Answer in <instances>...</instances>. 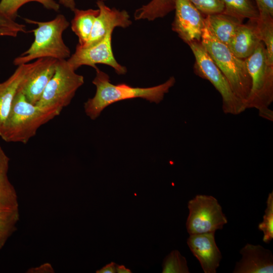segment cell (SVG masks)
Wrapping results in <instances>:
<instances>
[{
	"label": "cell",
	"mask_w": 273,
	"mask_h": 273,
	"mask_svg": "<svg viewBox=\"0 0 273 273\" xmlns=\"http://www.w3.org/2000/svg\"><path fill=\"white\" fill-rule=\"evenodd\" d=\"M95 70L92 82L96 87V94L84 104L85 113L92 120L96 119L107 107L118 101L140 98L158 104L175 83L174 77L171 76L165 82L150 87H134L125 83L115 85L111 83L107 73L98 68Z\"/></svg>",
	"instance_id": "1"
},
{
	"label": "cell",
	"mask_w": 273,
	"mask_h": 273,
	"mask_svg": "<svg viewBox=\"0 0 273 273\" xmlns=\"http://www.w3.org/2000/svg\"><path fill=\"white\" fill-rule=\"evenodd\" d=\"M61 112L56 109L32 104L18 91L1 137L6 142L25 144L35 135L40 126Z\"/></svg>",
	"instance_id": "2"
},
{
	"label": "cell",
	"mask_w": 273,
	"mask_h": 273,
	"mask_svg": "<svg viewBox=\"0 0 273 273\" xmlns=\"http://www.w3.org/2000/svg\"><path fill=\"white\" fill-rule=\"evenodd\" d=\"M24 20L28 23L37 25V27L32 30L34 41L27 51L14 60L15 65L41 58H51L58 60L69 58L70 51L64 42L63 33L70 23L63 15L59 14L54 19L45 22L28 18Z\"/></svg>",
	"instance_id": "3"
},
{
	"label": "cell",
	"mask_w": 273,
	"mask_h": 273,
	"mask_svg": "<svg viewBox=\"0 0 273 273\" xmlns=\"http://www.w3.org/2000/svg\"><path fill=\"white\" fill-rule=\"evenodd\" d=\"M244 60L251 83L246 108L256 109L259 116L272 121L273 111L269 107L273 102V65L268 62L263 43L261 42L254 52Z\"/></svg>",
	"instance_id": "4"
},
{
	"label": "cell",
	"mask_w": 273,
	"mask_h": 273,
	"mask_svg": "<svg viewBox=\"0 0 273 273\" xmlns=\"http://www.w3.org/2000/svg\"><path fill=\"white\" fill-rule=\"evenodd\" d=\"M201 42L229 82L236 96L245 104L251 88V78L245 60L236 56L205 27Z\"/></svg>",
	"instance_id": "5"
},
{
	"label": "cell",
	"mask_w": 273,
	"mask_h": 273,
	"mask_svg": "<svg viewBox=\"0 0 273 273\" xmlns=\"http://www.w3.org/2000/svg\"><path fill=\"white\" fill-rule=\"evenodd\" d=\"M195 57L194 73L208 80L220 94L222 109L225 114L238 115L247 109L245 103L233 90L229 82L213 62L201 41L188 44Z\"/></svg>",
	"instance_id": "6"
},
{
	"label": "cell",
	"mask_w": 273,
	"mask_h": 273,
	"mask_svg": "<svg viewBox=\"0 0 273 273\" xmlns=\"http://www.w3.org/2000/svg\"><path fill=\"white\" fill-rule=\"evenodd\" d=\"M75 71L67 60H58L55 72L36 105L60 112L68 106L84 82Z\"/></svg>",
	"instance_id": "7"
},
{
	"label": "cell",
	"mask_w": 273,
	"mask_h": 273,
	"mask_svg": "<svg viewBox=\"0 0 273 273\" xmlns=\"http://www.w3.org/2000/svg\"><path fill=\"white\" fill-rule=\"evenodd\" d=\"M186 228L190 235L215 232L228 223L221 206L212 196L197 195L188 202Z\"/></svg>",
	"instance_id": "8"
},
{
	"label": "cell",
	"mask_w": 273,
	"mask_h": 273,
	"mask_svg": "<svg viewBox=\"0 0 273 273\" xmlns=\"http://www.w3.org/2000/svg\"><path fill=\"white\" fill-rule=\"evenodd\" d=\"M112 33H109L95 44L83 48L77 45L75 52L67 60L76 70L83 65L89 66L96 69L98 64H105L112 67L119 75L125 74L127 69L118 63L112 51L111 38Z\"/></svg>",
	"instance_id": "9"
},
{
	"label": "cell",
	"mask_w": 273,
	"mask_h": 273,
	"mask_svg": "<svg viewBox=\"0 0 273 273\" xmlns=\"http://www.w3.org/2000/svg\"><path fill=\"white\" fill-rule=\"evenodd\" d=\"M172 29L186 43L201 41L205 17L189 0H176Z\"/></svg>",
	"instance_id": "10"
},
{
	"label": "cell",
	"mask_w": 273,
	"mask_h": 273,
	"mask_svg": "<svg viewBox=\"0 0 273 273\" xmlns=\"http://www.w3.org/2000/svg\"><path fill=\"white\" fill-rule=\"evenodd\" d=\"M97 5L99 10V14L95 19L87 42L81 47L92 46L103 39L109 33H113L115 28H126L132 23L130 16L125 10L110 8L101 0L97 2Z\"/></svg>",
	"instance_id": "11"
},
{
	"label": "cell",
	"mask_w": 273,
	"mask_h": 273,
	"mask_svg": "<svg viewBox=\"0 0 273 273\" xmlns=\"http://www.w3.org/2000/svg\"><path fill=\"white\" fill-rule=\"evenodd\" d=\"M215 233L190 235L187 244L205 273H215L222 258L216 245Z\"/></svg>",
	"instance_id": "12"
},
{
	"label": "cell",
	"mask_w": 273,
	"mask_h": 273,
	"mask_svg": "<svg viewBox=\"0 0 273 273\" xmlns=\"http://www.w3.org/2000/svg\"><path fill=\"white\" fill-rule=\"evenodd\" d=\"M41 59L32 63L18 66L6 80L0 83V136L10 112L12 103L19 88L25 78L33 71Z\"/></svg>",
	"instance_id": "13"
},
{
	"label": "cell",
	"mask_w": 273,
	"mask_h": 273,
	"mask_svg": "<svg viewBox=\"0 0 273 273\" xmlns=\"http://www.w3.org/2000/svg\"><path fill=\"white\" fill-rule=\"evenodd\" d=\"M57 59L42 58L33 71L25 78L19 88L28 102L36 104L56 70Z\"/></svg>",
	"instance_id": "14"
},
{
	"label": "cell",
	"mask_w": 273,
	"mask_h": 273,
	"mask_svg": "<svg viewBox=\"0 0 273 273\" xmlns=\"http://www.w3.org/2000/svg\"><path fill=\"white\" fill-rule=\"evenodd\" d=\"M241 259L236 263L234 273H272L273 255L260 245L247 243L240 251Z\"/></svg>",
	"instance_id": "15"
},
{
	"label": "cell",
	"mask_w": 273,
	"mask_h": 273,
	"mask_svg": "<svg viewBox=\"0 0 273 273\" xmlns=\"http://www.w3.org/2000/svg\"><path fill=\"white\" fill-rule=\"evenodd\" d=\"M261 42L257 19H252L238 27L227 46L236 56L244 60L254 52Z\"/></svg>",
	"instance_id": "16"
},
{
	"label": "cell",
	"mask_w": 273,
	"mask_h": 273,
	"mask_svg": "<svg viewBox=\"0 0 273 273\" xmlns=\"http://www.w3.org/2000/svg\"><path fill=\"white\" fill-rule=\"evenodd\" d=\"M243 20L223 12L206 16L205 26L220 42L228 45Z\"/></svg>",
	"instance_id": "17"
},
{
	"label": "cell",
	"mask_w": 273,
	"mask_h": 273,
	"mask_svg": "<svg viewBox=\"0 0 273 273\" xmlns=\"http://www.w3.org/2000/svg\"><path fill=\"white\" fill-rule=\"evenodd\" d=\"M9 161L0 146V215L19 209L16 192L8 175Z\"/></svg>",
	"instance_id": "18"
},
{
	"label": "cell",
	"mask_w": 273,
	"mask_h": 273,
	"mask_svg": "<svg viewBox=\"0 0 273 273\" xmlns=\"http://www.w3.org/2000/svg\"><path fill=\"white\" fill-rule=\"evenodd\" d=\"M73 12L74 15L71 22V28L78 37L77 45L83 47L88 40L99 10H79L75 8Z\"/></svg>",
	"instance_id": "19"
},
{
	"label": "cell",
	"mask_w": 273,
	"mask_h": 273,
	"mask_svg": "<svg viewBox=\"0 0 273 273\" xmlns=\"http://www.w3.org/2000/svg\"><path fill=\"white\" fill-rule=\"evenodd\" d=\"M176 2V0H151L135 10L134 19L153 21L163 18L174 10Z\"/></svg>",
	"instance_id": "20"
},
{
	"label": "cell",
	"mask_w": 273,
	"mask_h": 273,
	"mask_svg": "<svg viewBox=\"0 0 273 273\" xmlns=\"http://www.w3.org/2000/svg\"><path fill=\"white\" fill-rule=\"evenodd\" d=\"M224 6L223 12L242 20L257 19L259 12L253 0H220Z\"/></svg>",
	"instance_id": "21"
},
{
	"label": "cell",
	"mask_w": 273,
	"mask_h": 273,
	"mask_svg": "<svg viewBox=\"0 0 273 273\" xmlns=\"http://www.w3.org/2000/svg\"><path fill=\"white\" fill-rule=\"evenodd\" d=\"M257 24L261 42L264 44L266 58L273 65V16L268 14H259Z\"/></svg>",
	"instance_id": "22"
},
{
	"label": "cell",
	"mask_w": 273,
	"mask_h": 273,
	"mask_svg": "<svg viewBox=\"0 0 273 273\" xmlns=\"http://www.w3.org/2000/svg\"><path fill=\"white\" fill-rule=\"evenodd\" d=\"M31 2L39 3L50 10L58 12L60 9V5L55 0H1L0 13L15 20L19 8L25 4Z\"/></svg>",
	"instance_id": "23"
},
{
	"label": "cell",
	"mask_w": 273,
	"mask_h": 273,
	"mask_svg": "<svg viewBox=\"0 0 273 273\" xmlns=\"http://www.w3.org/2000/svg\"><path fill=\"white\" fill-rule=\"evenodd\" d=\"M19 216V209L0 215V250L15 231Z\"/></svg>",
	"instance_id": "24"
},
{
	"label": "cell",
	"mask_w": 273,
	"mask_h": 273,
	"mask_svg": "<svg viewBox=\"0 0 273 273\" xmlns=\"http://www.w3.org/2000/svg\"><path fill=\"white\" fill-rule=\"evenodd\" d=\"M163 273H189L186 258L178 250L172 251L164 258L162 263Z\"/></svg>",
	"instance_id": "25"
},
{
	"label": "cell",
	"mask_w": 273,
	"mask_h": 273,
	"mask_svg": "<svg viewBox=\"0 0 273 273\" xmlns=\"http://www.w3.org/2000/svg\"><path fill=\"white\" fill-rule=\"evenodd\" d=\"M258 229L263 233V241L269 243L273 239V192L268 196L263 221L258 224Z\"/></svg>",
	"instance_id": "26"
},
{
	"label": "cell",
	"mask_w": 273,
	"mask_h": 273,
	"mask_svg": "<svg viewBox=\"0 0 273 273\" xmlns=\"http://www.w3.org/2000/svg\"><path fill=\"white\" fill-rule=\"evenodd\" d=\"M203 15L220 13L224 10V6L220 0H189Z\"/></svg>",
	"instance_id": "27"
},
{
	"label": "cell",
	"mask_w": 273,
	"mask_h": 273,
	"mask_svg": "<svg viewBox=\"0 0 273 273\" xmlns=\"http://www.w3.org/2000/svg\"><path fill=\"white\" fill-rule=\"evenodd\" d=\"M2 28L14 29L19 32H26L25 25L17 23L0 13V28Z\"/></svg>",
	"instance_id": "28"
},
{
	"label": "cell",
	"mask_w": 273,
	"mask_h": 273,
	"mask_svg": "<svg viewBox=\"0 0 273 273\" xmlns=\"http://www.w3.org/2000/svg\"><path fill=\"white\" fill-rule=\"evenodd\" d=\"M259 14H268L273 16V0H253Z\"/></svg>",
	"instance_id": "29"
},
{
	"label": "cell",
	"mask_w": 273,
	"mask_h": 273,
	"mask_svg": "<svg viewBox=\"0 0 273 273\" xmlns=\"http://www.w3.org/2000/svg\"><path fill=\"white\" fill-rule=\"evenodd\" d=\"M27 272L31 273H52L54 272L51 264L49 263H45L39 266L29 268Z\"/></svg>",
	"instance_id": "30"
},
{
	"label": "cell",
	"mask_w": 273,
	"mask_h": 273,
	"mask_svg": "<svg viewBox=\"0 0 273 273\" xmlns=\"http://www.w3.org/2000/svg\"><path fill=\"white\" fill-rule=\"evenodd\" d=\"M116 264L114 262L107 264L102 268L96 271L97 273H115L116 270Z\"/></svg>",
	"instance_id": "31"
},
{
	"label": "cell",
	"mask_w": 273,
	"mask_h": 273,
	"mask_svg": "<svg viewBox=\"0 0 273 273\" xmlns=\"http://www.w3.org/2000/svg\"><path fill=\"white\" fill-rule=\"evenodd\" d=\"M18 31L14 29L7 28H0V36H9L15 37L18 35Z\"/></svg>",
	"instance_id": "32"
},
{
	"label": "cell",
	"mask_w": 273,
	"mask_h": 273,
	"mask_svg": "<svg viewBox=\"0 0 273 273\" xmlns=\"http://www.w3.org/2000/svg\"><path fill=\"white\" fill-rule=\"evenodd\" d=\"M59 3L72 11L76 8L75 0H59Z\"/></svg>",
	"instance_id": "33"
},
{
	"label": "cell",
	"mask_w": 273,
	"mask_h": 273,
	"mask_svg": "<svg viewBox=\"0 0 273 273\" xmlns=\"http://www.w3.org/2000/svg\"><path fill=\"white\" fill-rule=\"evenodd\" d=\"M116 270L118 273H130L131 271L130 269L126 268L123 265L116 264Z\"/></svg>",
	"instance_id": "34"
},
{
	"label": "cell",
	"mask_w": 273,
	"mask_h": 273,
	"mask_svg": "<svg viewBox=\"0 0 273 273\" xmlns=\"http://www.w3.org/2000/svg\"><path fill=\"white\" fill-rule=\"evenodd\" d=\"M101 1H106V0H101Z\"/></svg>",
	"instance_id": "35"
}]
</instances>
